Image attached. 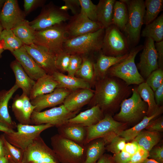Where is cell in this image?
<instances>
[{
    "label": "cell",
    "instance_id": "cell-51",
    "mask_svg": "<svg viewBox=\"0 0 163 163\" xmlns=\"http://www.w3.org/2000/svg\"><path fill=\"white\" fill-rule=\"evenodd\" d=\"M23 101L21 95L17 96L14 98L12 107L15 117H16L21 111L23 106Z\"/></svg>",
    "mask_w": 163,
    "mask_h": 163
},
{
    "label": "cell",
    "instance_id": "cell-24",
    "mask_svg": "<svg viewBox=\"0 0 163 163\" xmlns=\"http://www.w3.org/2000/svg\"><path fill=\"white\" fill-rule=\"evenodd\" d=\"M104 117L103 112L100 107L98 105H95L80 112L69 119L68 122L88 127L97 123Z\"/></svg>",
    "mask_w": 163,
    "mask_h": 163
},
{
    "label": "cell",
    "instance_id": "cell-27",
    "mask_svg": "<svg viewBox=\"0 0 163 163\" xmlns=\"http://www.w3.org/2000/svg\"><path fill=\"white\" fill-rule=\"evenodd\" d=\"M57 85L52 75L46 74L35 81L29 98L31 100L40 95L50 93L56 88Z\"/></svg>",
    "mask_w": 163,
    "mask_h": 163
},
{
    "label": "cell",
    "instance_id": "cell-4",
    "mask_svg": "<svg viewBox=\"0 0 163 163\" xmlns=\"http://www.w3.org/2000/svg\"><path fill=\"white\" fill-rule=\"evenodd\" d=\"M143 47V45H142L134 47L130 50L126 59L108 69L107 75L118 78L129 85H139L145 82L139 72L135 62L137 54Z\"/></svg>",
    "mask_w": 163,
    "mask_h": 163
},
{
    "label": "cell",
    "instance_id": "cell-31",
    "mask_svg": "<svg viewBox=\"0 0 163 163\" xmlns=\"http://www.w3.org/2000/svg\"><path fill=\"white\" fill-rule=\"evenodd\" d=\"M145 25L142 32V37L151 38L156 42L163 40V13L153 21Z\"/></svg>",
    "mask_w": 163,
    "mask_h": 163
},
{
    "label": "cell",
    "instance_id": "cell-21",
    "mask_svg": "<svg viewBox=\"0 0 163 163\" xmlns=\"http://www.w3.org/2000/svg\"><path fill=\"white\" fill-rule=\"evenodd\" d=\"M18 89L14 84L9 90L0 91V124L12 130L17 127V125L12 120L9 114L8 105L9 100Z\"/></svg>",
    "mask_w": 163,
    "mask_h": 163
},
{
    "label": "cell",
    "instance_id": "cell-22",
    "mask_svg": "<svg viewBox=\"0 0 163 163\" xmlns=\"http://www.w3.org/2000/svg\"><path fill=\"white\" fill-rule=\"evenodd\" d=\"M129 53L122 56L115 57L105 55L101 51L96 62L93 63L94 77L98 80L104 78L107 75L108 69L124 60L128 56Z\"/></svg>",
    "mask_w": 163,
    "mask_h": 163
},
{
    "label": "cell",
    "instance_id": "cell-57",
    "mask_svg": "<svg viewBox=\"0 0 163 163\" xmlns=\"http://www.w3.org/2000/svg\"><path fill=\"white\" fill-rule=\"evenodd\" d=\"M4 133L0 136V158L5 156V149L4 143Z\"/></svg>",
    "mask_w": 163,
    "mask_h": 163
},
{
    "label": "cell",
    "instance_id": "cell-43",
    "mask_svg": "<svg viewBox=\"0 0 163 163\" xmlns=\"http://www.w3.org/2000/svg\"><path fill=\"white\" fill-rule=\"evenodd\" d=\"M145 82L154 92L163 84V69L159 68L153 71Z\"/></svg>",
    "mask_w": 163,
    "mask_h": 163
},
{
    "label": "cell",
    "instance_id": "cell-10",
    "mask_svg": "<svg viewBox=\"0 0 163 163\" xmlns=\"http://www.w3.org/2000/svg\"><path fill=\"white\" fill-rule=\"evenodd\" d=\"M78 111L70 112L63 104L43 111H34L30 117V124H50L58 128L67 123Z\"/></svg>",
    "mask_w": 163,
    "mask_h": 163
},
{
    "label": "cell",
    "instance_id": "cell-49",
    "mask_svg": "<svg viewBox=\"0 0 163 163\" xmlns=\"http://www.w3.org/2000/svg\"><path fill=\"white\" fill-rule=\"evenodd\" d=\"M147 130L151 131L162 132L163 130V119L162 117L152 120L145 128Z\"/></svg>",
    "mask_w": 163,
    "mask_h": 163
},
{
    "label": "cell",
    "instance_id": "cell-61",
    "mask_svg": "<svg viewBox=\"0 0 163 163\" xmlns=\"http://www.w3.org/2000/svg\"><path fill=\"white\" fill-rule=\"evenodd\" d=\"M5 1V0H0V11L2 8Z\"/></svg>",
    "mask_w": 163,
    "mask_h": 163
},
{
    "label": "cell",
    "instance_id": "cell-8",
    "mask_svg": "<svg viewBox=\"0 0 163 163\" xmlns=\"http://www.w3.org/2000/svg\"><path fill=\"white\" fill-rule=\"evenodd\" d=\"M127 39L115 25L105 29L101 52L104 55L118 57L128 53L130 50Z\"/></svg>",
    "mask_w": 163,
    "mask_h": 163
},
{
    "label": "cell",
    "instance_id": "cell-47",
    "mask_svg": "<svg viewBox=\"0 0 163 163\" xmlns=\"http://www.w3.org/2000/svg\"><path fill=\"white\" fill-rule=\"evenodd\" d=\"M149 151L139 146L138 151L132 156L129 163H140L148 158Z\"/></svg>",
    "mask_w": 163,
    "mask_h": 163
},
{
    "label": "cell",
    "instance_id": "cell-33",
    "mask_svg": "<svg viewBox=\"0 0 163 163\" xmlns=\"http://www.w3.org/2000/svg\"><path fill=\"white\" fill-rule=\"evenodd\" d=\"M106 142L103 138L94 139L85 145L86 157L84 163H96L103 155Z\"/></svg>",
    "mask_w": 163,
    "mask_h": 163
},
{
    "label": "cell",
    "instance_id": "cell-59",
    "mask_svg": "<svg viewBox=\"0 0 163 163\" xmlns=\"http://www.w3.org/2000/svg\"><path fill=\"white\" fill-rule=\"evenodd\" d=\"M140 163H159L155 161L148 158L145 159L143 161Z\"/></svg>",
    "mask_w": 163,
    "mask_h": 163
},
{
    "label": "cell",
    "instance_id": "cell-12",
    "mask_svg": "<svg viewBox=\"0 0 163 163\" xmlns=\"http://www.w3.org/2000/svg\"><path fill=\"white\" fill-rule=\"evenodd\" d=\"M22 163H60L40 135L24 151Z\"/></svg>",
    "mask_w": 163,
    "mask_h": 163
},
{
    "label": "cell",
    "instance_id": "cell-35",
    "mask_svg": "<svg viewBox=\"0 0 163 163\" xmlns=\"http://www.w3.org/2000/svg\"><path fill=\"white\" fill-rule=\"evenodd\" d=\"M160 135L158 132L142 130L133 140L139 146L149 151L159 141Z\"/></svg>",
    "mask_w": 163,
    "mask_h": 163
},
{
    "label": "cell",
    "instance_id": "cell-44",
    "mask_svg": "<svg viewBox=\"0 0 163 163\" xmlns=\"http://www.w3.org/2000/svg\"><path fill=\"white\" fill-rule=\"evenodd\" d=\"M71 55L64 50L56 55L55 65L57 70L62 72H67Z\"/></svg>",
    "mask_w": 163,
    "mask_h": 163
},
{
    "label": "cell",
    "instance_id": "cell-58",
    "mask_svg": "<svg viewBox=\"0 0 163 163\" xmlns=\"http://www.w3.org/2000/svg\"><path fill=\"white\" fill-rule=\"evenodd\" d=\"M0 131L3 132L4 133H9L13 132L15 131L4 126L0 124Z\"/></svg>",
    "mask_w": 163,
    "mask_h": 163
},
{
    "label": "cell",
    "instance_id": "cell-54",
    "mask_svg": "<svg viewBox=\"0 0 163 163\" xmlns=\"http://www.w3.org/2000/svg\"><path fill=\"white\" fill-rule=\"evenodd\" d=\"M43 2V1L39 0H24V13L28 14L36 5Z\"/></svg>",
    "mask_w": 163,
    "mask_h": 163
},
{
    "label": "cell",
    "instance_id": "cell-55",
    "mask_svg": "<svg viewBox=\"0 0 163 163\" xmlns=\"http://www.w3.org/2000/svg\"><path fill=\"white\" fill-rule=\"evenodd\" d=\"M154 92L155 102L158 106L160 107L163 102V84Z\"/></svg>",
    "mask_w": 163,
    "mask_h": 163
},
{
    "label": "cell",
    "instance_id": "cell-56",
    "mask_svg": "<svg viewBox=\"0 0 163 163\" xmlns=\"http://www.w3.org/2000/svg\"><path fill=\"white\" fill-rule=\"evenodd\" d=\"M96 163H115L113 157L107 154L103 155Z\"/></svg>",
    "mask_w": 163,
    "mask_h": 163
},
{
    "label": "cell",
    "instance_id": "cell-52",
    "mask_svg": "<svg viewBox=\"0 0 163 163\" xmlns=\"http://www.w3.org/2000/svg\"><path fill=\"white\" fill-rule=\"evenodd\" d=\"M155 45L158 55V67L163 69V40L156 42Z\"/></svg>",
    "mask_w": 163,
    "mask_h": 163
},
{
    "label": "cell",
    "instance_id": "cell-32",
    "mask_svg": "<svg viewBox=\"0 0 163 163\" xmlns=\"http://www.w3.org/2000/svg\"><path fill=\"white\" fill-rule=\"evenodd\" d=\"M136 88L140 97L148 105L146 116L149 117L152 115L160 107L155 102L154 91L145 82L138 85Z\"/></svg>",
    "mask_w": 163,
    "mask_h": 163
},
{
    "label": "cell",
    "instance_id": "cell-16",
    "mask_svg": "<svg viewBox=\"0 0 163 163\" xmlns=\"http://www.w3.org/2000/svg\"><path fill=\"white\" fill-rule=\"evenodd\" d=\"M24 46L27 52L47 74L52 75L57 71L55 65L56 54L47 49L34 43Z\"/></svg>",
    "mask_w": 163,
    "mask_h": 163
},
{
    "label": "cell",
    "instance_id": "cell-26",
    "mask_svg": "<svg viewBox=\"0 0 163 163\" xmlns=\"http://www.w3.org/2000/svg\"><path fill=\"white\" fill-rule=\"evenodd\" d=\"M10 67L15 78V84L21 88L22 94L29 97L35 81L31 79L26 73L19 62L16 59L12 62Z\"/></svg>",
    "mask_w": 163,
    "mask_h": 163
},
{
    "label": "cell",
    "instance_id": "cell-29",
    "mask_svg": "<svg viewBox=\"0 0 163 163\" xmlns=\"http://www.w3.org/2000/svg\"><path fill=\"white\" fill-rule=\"evenodd\" d=\"M163 109V106H160L157 111L152 115L149 117L145 116L139 123L133 127L121 130L117 135L124 138L126 141L133 140L152 120L162 113Z\"/></svg>",
    "mask_w": 163,
    "mask_h": 163
},
{
    "label": "cell",
    "instance_id": "cell-25",
    "mask_svg": "<svg viewBox=\"0 0 163 163\" xmlns=\"http://www.w3.org/2000/svg\"><path fill=\"white\" fill-rule=\"evenodd\" d=\"M57 82L56 88H64L74 91L82 89H89L90 85L86 81L75 76L66 75L56 71L51 75Z\"/></svg>",
    "mask_w": 163,
    "mask_h": 163
},
{
    "label": "cell",
    "instance_id": "cell-36",
    "mask_svg": "<svg viewBox=\"0 0 163 163\" xmlns=\"http://www.w3.org/2000/svg\"><path fill=\"white\" fill-rule=\"evenodd\" d=\"M145 12L143 24L145 25L156 19L162 11L163 7V0H146L144 1Z\"/></svg>",
    "mask_w": 163,
    "mask_h": 163
},
{
    "label": "cell",
    "instance_id": "cell-5",
    "mask_svg": "<svg viewBox=\"0 0 163 163\" xmlns=\"http://www.w3.org/2000/svg\"><path fill=\"white\" fill-rule=\"evenodd\" d=\"M126 4L128 19L124 32L129 45L136 46L140 39L143 24L145 7L143 0H122Z\"/></svg>",
    "mask_w": 163,
    "mask_h": 163
},
{
    "label": "cell",
    "instance_id": "cell-18",
    "mask_svg": "<svg viewBox=\"0 0 163 163\" xmlns=\"http://www.w3.org/2000/svg\"><path fill=\"white\" fill-rule=\"evenodd\" d=\"M27 75L36 81L46 74L27 52L24 46L11 52Z\"/></svg>",
    "mask_w": 163,
    "mask_h": 163
},
{
    "label": "cell",
    "instance_id": "cell-23",
    "mask_svg": "<svg viewBox=\"0 0 163 163\" xmlns=\"http://www.w3.org/2000/svg\"><path fill=\"white\" fill-rule=\"evenodd\" d=\"M57 128L59 134L79 145H84L86 137V127L67 122Z\"/></svg>",
    "mask_w": 163,
    "mask_h": 163
},
{
    "label": "cell",
    "instance_id": "cell-14",
    "mask_svg": "<svg viewBox=\"0 0 163 163\" xmlns=\"http://www.w3.org/2000/svg\"><path fill=\"white\" fill-rule=\"evenodd\" d=\"M101 28L98 22L91 20L81 11L71 16L65 25L67 39L94 32Z\"/></svg>",
    "mask_w": 163,
    "mask_h": 163
},
{
    "label": "cell",
    "instance_id": "cell-30",
    "mask_svg": "<svg viewBox=\"0 0 163 163\" xmlns=\"http://www.w3.org/2000/svg\"><path fill=\"white\" fill-rule=\"evenodd\" d=\"M14 35L24 45H30L34 43L36 31L25 19L16 25L12 29Z\"/></svg>",
    "mask_w": 163,
    "mask_h": 163
},
{
    "label": "cell",
    "instance_id": "cell-64",
    "mask_svg": "<svg viewBox=\"0 0 163 163\" xmlns=\"http://www.w3.org/2000/svg\"><path fill=\"white\" fill-rule=\"evenodd\" d=\"M9 163H11L9 162Z\"/></svg>",
    "mask_w": 163,
    "mask_h": 163
},
{
    "label": "cell",
    "instance_id": "cell-45",
    "mask_svg": "<svg viewBox=\"0 0 163 163\" xmlns=\"http://www.w3.org/2000/svg\"><path fill=\"white\" fill-rule=\"evenodd\" d=\"M82 57L77 54L71 55L70 60L67 72L69 75L74 76L81 66Z\"/></svg>",
    "mask_w": 163,
    "mask_h": 163
},
{
    "label": "cell",
    "instance_id": "cell-20",
    "mask_svg": "<svg viewBox=\"0 0 163 163\" xmlns=\"http://www.w3.org/2000/svg\"><path fill=\"white\" fill-rule=\"evenodd\" d=\"M94 94L90 89H82L73 91L66 97L63 105L69 111H78L94 97Z\"/></svg>",
    "mask_w": 163,
    "mask_h": 163
},
{
    "label": "cell",
    "instance_id": "cell-7",
    "mask_svg": "<svg viewBox=\"0 0 163 163\" xmlns=\"http://www.w3.org/2000/svg\"><path fill=\"white\" fill-rule=\"evenodd\" d=\"M66 23L36 31L34 43L43 46L56 55L63 51V44L67 36Z\"/></svg>",
    "mask_w": 163,
    "mask_h": 163
},
{
    "label": "cell",
    "instance_id": "cell-28",
    "mask_svg": "<svg viewBox=\"0 0 163 163\" xmlns=\"http://www.w3.org/2000/svg\"><path fill=\"white\" fill-rule=\"evenodd\" d=\"M115 0H100L97 5V19L102 28L106 29L112 24Z\"/></svg>",
    "mask_w": 163,
    "mask_h": 163
},
{
    "label": "cell",
    "instance_id": "cell-15",
    "mask_svg": "<svg viewBox=\"0 0 163 163\" xmlns=\"http://www.w3.org/2000/svg\"><path fill=\"white\" fill-rule=\"evenodd\" d=\"M142 50L139 62L136 66L145 80L153 71L159 68L158 57L154 41L151 38H146Z\"/></svg>",
    "mask_w": 163,
    "mask_h": 163
},
{
    "label": "cell",
    "instance_id": "cell-39",
    "mask_svg": "<svg viewBox=\"0 0 163 163\" xmlns=\"http://www.w3.org/2000/svg\"><path fill=\"white\" fill-rule=\"evenodd\" d=\"M23 101L22 109L16 117L20 123L30 125V119L36 107L31 103L29 97L24 94L21 95Z\"/></svg>",
    "mask_w": 163,
    "mask_h": 163
},
{
    "label": "cell",
    "instance_id": "cell-38",
    "mask_svg": "<svg viewBox=\"0 0 163 163\" xmlns=\"http://www.w3.org/2000/svg\"><path fill=\"white\" fill-rule=\"evenodd\" d=\"M5 156L8 161L11 163H22L24 151L14 146L4 139Z\"/></svg>",
    "mask_w": 163,
    "mask_h": 163
},
{
    "label": "cell",
    "instance_id": "cell-48",
    "mask_svg": "<svg viewBox=\"0 0 163 163\" xmlns=\"http://www.w3.org/2000/svg\"><path fill=\"white\" fill-rule=\"evenodd\" d=\"M159 163H163V146L152 148L149 152L148 157Z\"/></svg>",
    "mask_w": 163,
    "mask_h": 163
},
{
    "label": "cell",
    "instance_id": "cell-62",
    "mask_svg": "<svg viewBox=\"0 0 163 163\" xmlns=\"http://www.w3.org/2000/svg\"><path fill=\"white\" fill-rule=\"evenodd\" d=\"M4 50L2 47H0V59L1 58L2 56V54L4 51Z\"/></svg>",
    "mask_w": 163,
    "mask_h": 163
},
{
    "label": "cell",
    "instance_id": "cell-9",
    "mask_svg": "<svg viewBox=\"0 0 163 163\" xmlns=\"http://www.w3.org/2000/svg\"><path fill=\"white\" fill-rule=\"evenodd\" d=\"M53 126L50 124L33 125L19 123L17 125V131L4 133L8 142L24 151L43 131Z\"/></svg>",
    "mask_w": 163,
    "mask_h": 163
},
{
    "label": "cell",
    "instance_id": "cell-60",
    "mask_svg": "<svg viewBox=\"0 0 163 163\" xmlns=\"http://www.w3.org/2000/svg\"><path fill=\"white\" fill-rule=\"evenodd\" d=\"M0 163H9L7 158L4 156L0 158Z\"/></svg>",
    "mask_w": 163,
    "mask_h": 163
},
{
    "label": "cell",
    "instance_id": "cell-11",
    "mask_svg": "<svg viewBox=\"0 0 163 163\" xmlns=\"http://www.w3.org/2000/svg\"><path fill=\"white\" fill-rule=\"evenodd\" d=\"M71 16L67 11L50 3L37 18L30 22V24L36 31H39L64 23Z\"/></svg>",
    "mask_w": 163,
    "mask_h": 163
},
{
    "label": "cell",
    "instance_id": "cell-40",
    "mask_svg": "<svg viewBox=\"0 0 163 163\" xmlns=\"http://www.w3.org/2000/svg\"><path fill=\"white\" fill-rule=\"evenodd\" d=\"M103 138L106 144L109 143L106 147L107 150L114 154L122 151L126 143V140L124 138L117 134Z\"/></svg>",
    "mask_w": 163,
    "mask_h": 163
},
{
    "label": "cell",
    "instance_id": "cell-37",
    "mask_svg": "<svg viewBox=\"0 0 163 163\" xmlns=\"http://www.w3.org/2000/svg\"><path fill=\"white\" fill-rule=\"evenodd\" d=\"M2 42V47L12 52L24 45L21 41L14 35L11 30L3 29L0 35Z\"/></svg>",
    "mask_w": 163,
    "mask_h": 163
},
{
    "label": "cell",
    "instance_id": "cell-63",
    "mask_svg": "<svg viewBox=\"0 0 163 163\" xmlns=\"http://www.w3.org/2000/svg\"><path fill=\"white\" fill-rule=\"evenodd\" d=\"M3 29V28L0 22V35Z\"/></svg>",
    "mask_w": 163,
    "mask_h": 163
},
{
    "label": "cell",
    "instance_id": "cell-41",
    "mask_svg": "<svg viewBox=\"0 0 163 163\" xmlns=\"http://www.w3.org/2000/svg\"><path fill=\"white\" fill-rule=\"evenodd\" d=\"M82 61L79 69L75 75L79 78L86 81H91L94 77L93 63L86 57H82Z\"/></svg>",
    "mask_w": 163,
    "mask_h": 163
},
{
    "label": "cell",
    "instance_id": "cell-1",
    "mask_svg": "<svg viewBox=\"0 0 163 163\" xmlns=\"http://www.w3.org/2000/svg\"><path fill=\"white\" fill-rule=\"evenodd\" d=\"M98 80L94 106L98 105L103 112L114 111L132 93V87L117 77L107 75Z\"/></svg>",
    "mask_w": 163,
    "mask_h": 163
},
{
    "label": "cell",
    "instance_id": "cell-53",
    "mask_svg": "<svg viewBox=\"0 0 163 163\" xmlns=\"http://www.w3.org/2000/svg\"><path fill=\"white\" fill-rule=\"evenodd\" d=\"M139 147L137 143L133 140L131 142L126 143L122 151L132 156L138 151Z\"/></svg>",
    "mask_w": 163,
    "mask_h": 163
},
{
    "label": "cell",
    "instance_id": "cell-6",
    "mask_svg": "<svg viewBox=\"0 0 163 163\" xmlns=\"http://www.w3.org/2000/svg\"><path fill=\"white\" fill-rule=\"evenodd\" d=\"M132 93L131 97L121 102L120 112L114 117L115 120L125 123H134L146 116L148 105L140 97L136 87L132 88Z\"/></svg>",
    "mask_w": 163,
    "mask_h": 163
},
{
    "label": "cell",
    "instance_id": "cell-42",
    "mask_svg": "<svg viewBox=\"0 0 163 163\" xmlns=\"http://www.w3.org/2000/svg\"><path fill=\"white\" fill-rule=\"evenodd\" d=\"M80 11L91 20L97 22V5L90 0H79Z\"/></svg>",
    "mask_w": 163,
    "mask_h": 163
},
{
    "label": "cell",
    "instance_id": "cell-34",
    "mask_svg": "<svg viewBox=\"0 0 163 163\" xmlns=\"http://www.w3.org/2000/svg\"><path fill=\"white\" fill-rule=\"evenodd\" d=\"M128 19V11L126 3L122 0L116 1L114 5L112 24L124 31Z\"/></svg>",
    "mask_w": 163,
    "mask_h": 163
},
{
    "label": "cell",
    "instance_id": "cell-2",
    "mask_svg": "<svg viewBox=\"0 0 163 163\" xmlns=\"http://www.w3.org/2000/svg\"><path fill=\"white\" fill-rule=\"evenodd\" d=\"M52 149L60 163H84L85 145H79L59 134L51 138Z\"/></svg>",
    "mask_w": 163,
    "mask_h": 163
},
{
    "label": "cell",
    "instance_id": "cell-3",
    "mask_svg": "<svg viewBox=\"0 0 163 163\" xmlns=\"http://www.w3.org/2000/svg\"><path fill=\"white\" fill-rule=\"evenodd\" d=\"M105 29L93 33L68 38L63 44V50L71 55H82L98 52L101 50Z\"/></svg>",
    "mask_w": 163,
    "mask_h": 163
},
{
    "label": "cell",
    "instance_id": "cell-46",
    "mask_svg": "<svg viewBox=\"0 0 163 163\" xmlns=\"http://www.w3.org/2000/svg\"><path fill=\"white\" fill-rule=\"evenodd\" d=\"M63 1L64 2V5L60 7L61 9L66 11L70 10L74 15L80 12L79 0H63Z\"/></svg>",
    "mask_w": 163,
    "mask_h": 163
},
{
    "label": "cell",
    "instance_id": "cell-17",
    "mask_svg": "<svg viewBox=\"0 0 163 163\" xmlns=\"http://www.w3.org/2000/svg\"><path fill=\"white\" fill-rule=\"evenodd\" d=\"M25 13L16 0H6L0 11V22L3 29L11 30L25 19Z\"/></svg>",
    "mask_w": 163,
    "mask_h": 163
},
{
    "label": "cell",
    "instance_id": "cell-50",
    "mask_svg": "<svg viewBox=\"0 0 163 163\" xmlns=\"http://www.w3.org/2000/svg\"><path fill=\"white\" fill-rule=\"evenodd\" d=\"M131 157L132 155L122 151L114 154L113 157L115 163H129Z\"/></svg>",
    "mask_w": 163,
    "mask_h": 163
},
{
    "label": "cell",
    "instance_id": "cell-13",
    "mask_svg": "<svg viewBox=\"0 0 163 163\" xmlns=\"http://www.w3.org/2000/svg\"><path fill=\"white\" fill-rule=\"evenodd\" d=\"M125 124L126 123L115 120L111 114H107L97 123L86 127V137L84 145L94 139L117 134L123 130Z\"/></svg>",
    "mask_w": 163,
    "mask_h": 163
},
{
    "label": "cell",
    "instance_id": "cell-19",
    "mask_svg": "<svg viewBox=\"0 0 163 163\" xmlns=\"http://www.w3.org/2000/svg\"><path fill=\"white\" fill-rule=\"evenodd\" d=\"M70 93L67 89L56 88L53 92L39 96L30 100V101L36 107L34 111L40 112L46 108L53 107L63 103L66 97Z\"/></svg>",
    "mask_w": 163,
    "mask_h": 163
}]
</instances>
